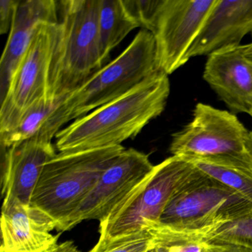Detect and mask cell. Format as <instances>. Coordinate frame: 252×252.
Masks as SVG:
<instances>
[{
	"mask_svg": "<svg viewBox=\"0 0 252 252\" xmlns=\"http://www.w3.org/2000/svg\"><path fill=\"white\" fill-rule=\"evenodd\" d=\"M169 94L168 75L156 72L125 95L62 129L56 147L64 153L120 146L163 113Z\"/></svg>",
	"mask_w": 252,
	"mask_h": 252,
	"instance_id": "1",
	"label": "cell"
},
{
	"mask_svg": "<svg viewBox=\"0 0 252 252\" xmlns=\"http://www.w3.org/2000/svg\"><path fill=\"white\" fill-rule=\"evenodd\" d=\"M99 0L59 1L55 44L48 76L50 98L63 100L101 68Z\"/></svg>",
	"mask_w": 252,
	"mask_h": 252,
	"instance_id": "2",
	"label": "cell"
},
{
	"mask_svg": "<svg viewBox=\"0 0 252 252\" xmlns=\"http://www.w3.org/2000/svg\"><path fill=\"white\" fill-rule=\"evenodd\" d=\"M125 150L120 145L58 153L45 165L31 204L51 217L60 231Z\"/></svg>",
	"mask_w": 252,
	"mask_h": 252,
	"instance_id": "3",
	"label": "cell"
},
{
	"mask_svg": "<svg viewBox=\"0 0 252 252\" xmlns=\"http://www.w3.org/2000/svg\"><path fill=\"white\" fill-rule=\"evenodd\" d=\"M158 71L154 36L143 29L119 57L64 98L55 113L57 125L61 129L117 99Z\"/></svg>",
	"mask_w": 252,
	"mask_h": 252,
	"instance_id": "4",
	"label": "cell"
},
{
	"mask_svg": "<svg viewBox=\"0 0 252 252\" xmlns=\"http://www.w3.org/2000/svg\"><path fill=\"white\" fill-rule=\"evenodd\" d=\"M251 212V202L194 165L175 190L158 223L179 231L209 232Z\"/></svg>",
	"mask_w": 252,
	"mask_h": 252,
	"instance_id": "5",
	"label": "cell"
},
{
	"mask_svg": "<svg viewBox=\"0 0 252 252\" xmlns=\"http://www.w3.org/2000/svg\"><path fill=\"white\" fill-rule=\"evenodd\" d=\"M194 164L172 156L153 172L100 222L99 238L110 239L148 230L158 223L169 200Z\"/></svg>",
	"mask_w": 252,
	"mask_h": 252,
	"instance_id": "6",
	"label": "cell"
},
{
	"mask_svg": "<svg viewBox=\"0 0 252 252\" xmlns=\"http://www.w3.org/2000/svg\"><path fill=\"white\" fill-rule=\"evenodd\" d=\"M249 133L234 113L198 103L191 122L172 135L169 152L188 160L246 158Z\"/></svg>",
	"mask_w": 252,
	"mask_h": 252,
	"instance_id": "7",
	"label": "cell"
},
{
	"mask_svg": "<svg viewBox=\"0 0 252 252\" xmlns=\"http://www.w3.org/2000/svg\"><path fill=\"white\" fill-rule=\"evenodd\" d=\"M57 23H45L38 28L17 67L1 101L0 135L11 132L33 104L48 96V76Z\"/></svg>",
	"mask_w": 252,
	"mask_h": 252,
	"instance_id": "8",
	"label": "cell"
},
{
	"mask_svg": "<svg viewBox=\"0 0 252 252\" xmlns=\"http://www.w3.org/2000/svg\"><path fill=\"white\" fill-rule=\"evenodd\" d=\"M217 0H163L153 32L158 71L169 76L189 61L187 54Z\"/></svg>",
	"mask_w": 252,
	"mask_h": 252,
	"instance_id": "9",
	"label": "cell"
},
{
	"mask_svg": "<svg viewBox=\"0 0 252 252\" xmlns=\"http://www.w3.org/2000/svg\"><path fill=\"white\" fill-rule=\"evenodd\" d=\"M149 156L135 149L125 150L101 174L91 192L66 220L67 231L87 220L102 221L153 172Z\"/></svg>",
	"mask_w": 252,
	"mask_h": 252,
	"instance_id": "10",
	"label": "cell"
},
{
	"mask_svg": "<svg viewBox=\"0 0 252 252\" xmlns=\"http://www.w3.org/2000/svg\"><path fill=\"white\" fill-rule=\"evenodd\" d=\"M203 77L231 113L252 118V44L208 56Z\"/></svg>",
	"mask_w": 252,
	"mask_h": 252,
	"instance_id": "11",
	"label": "cell"
},
{
	"mask_svg": "<svg viewBox=\"0 0 252 252\" xmlns=\"http://www.w3.org/2000/svg\"><path fill=\"white\" fill-rule=\"evenodd\" d=\"M55 221L31 205L3 200L0 252H49L59 246Z\"/></svg>",
	"mask_w": 252,
	"mask_h": 252,
	"instance_id": "12",
	"label": "cell"
},
{
	"mask_svg": "<svg viewBox=\"0 0 252 252\" xmlns=\"http://www.w3.org/2000/svg\"><path fill=\"white\" fill-rule=\"evenodd\" d=\"M2 150L3 200L31 205L45 165L57 155L55 147L50 141L32 138Z\"/></svg>",
	"mask_w": 252,
	"mask_h": 252,
	"instance_id": "13",
	"label": "cell"
},
{
	"mask_svg": "<svg viewBox=\"0 0 252 252\" xmlns=\"http://www.w3.org/2000/svg\"><path fill=\"white\" fill-rule=\"evenodd\" d=\"M248 33H252V0H217L187 58L238 46Z\"/></svg>",
	"mask_w": 252,
	"mask_h": 252,
	"instance_id": "14",
	"label": "cell"
},
{
	"mask_svg": "<svg viewBox=\"0 0 252 252\" xmlns=\"http://www.w3.org/2000/svg\"><path fill=\"white\" fill-rule=\"evenodd\" d=\"M59 1L19 0L8 41L0 60V98L4 99L13 76L29 49L36 30L58 22Z\"/></svg>",
	"mask_w": 252,
	"mask_h": 252,
	"instance_id": "15",
	"label": "cell"
},
{
	"mask_svg": "<svg viewBox=\"0 0 252 252\" xmlns=\"http://www.w3.org/2000/svg\"><path fill=\"white\" fill-rule=\"evenodd\" d=\"M63 100L51 99L47 96L33 104L14 129L0 135L2 150L32 138L52 142L53 138L58 134L53 119Z\"/></svg>",
	"mask_w": 252,
	"mask_h": 252,
	"instance_id": "16",
	"label": "cell"
},
{
	"mask_svg": "<svg viewBox=\"0 0 252 252\" xmlns=\"http://www.w3.org/2000/svg\"><path fill=\"white\" fill-rule=\"evenodd\" d=\"M189 160L199 170L234 190L252 203V166L248 156Z\"/></svg>",
	"mask_w": 252,
	"mask_h": 252,
	"instance_id": "17",
	"label": "cell"
},
{
	"mask_svg": "<svg viewBox=\"0 0 252 252\" xmlns=\"http://www.w3.org/2000/svg\"><path fill=\"white\" fill-rule=\"evenodd\" d=\"M139 26L129 17L122 0H99L98 36L101 64L106 63L112 50Z\"/></svg>",
	"mask_w": 252,
	"mask_h": 252,
	"instance_id": "18",
	"label": "cell"
},
{
	"mask_svg": "<svg viewBox=\"0 0 252 252\" xmlns=\"http://www.w3.org/2000/svg\"><path fill=\"white\" fill-rule=\"evenodd\" d=\"M207 242H226L252 248V212L215 227L208 232Z\"/></svg>",
	"mask_w": 252,
	"mask_h": 252,
	"instance_id": "19",
	"label": "cell"
},
{
	"mask_svg": "<svg viewBox=\"0 0 252 252\" xmlns=\"http://www.w3.org/2000/svg\"><path fill=\"white\" fill-rule=\"evenodd\" d=\"M153 246V237L148 230L110 239H98L88 252H145Z\"/></svg>",
	"mask_w": 252,
	"mask_h": 252,
	"instance_id": "20",
	"label": "cell"
},
{
	"mask_svg": "<svg viewBox=\"0 0 252 252\" xmlns=\"http://www.w3.org/2000/svg\"><path fill=\"white\" fill-rule=\"evenodd\" d=\"M163 0H122L129 17L144 30L153 33Z\"/></svg>",
	"mask_w": 252,
	"mask_h": 252,
	"instance_id": "21",
	"label": "cell"
},
{
	"mask_svg": "<svg viewBox=\"0 0 252 252\" xmlns=\"http://www.w3.org/2000/svg\"><path fill=\"white\" fill-rule=\"evenodd\" d=\"M19 0H0V33L6 34L11 30Z\"/></svg>",
	"mask_w": 252,
	"mask_h": 252,
	"instance_id": "22",
	"label": "cell"
},
{
	"mask_svg": "<svg viewBox=\"0 0 252 252\" xmlns=\"http://www.w3.org/2000/svg\"><path fill=\"white\" fill-rule=\"evenodd\" d=\"M206 252H252V248L226 242H208Z\"/></svg>",
	"mask_w": 252,
	"mask_h": 252,
	"instance_id": "23",
	"label": "cell"
},
{
	"mask_svg": "<svg viewBox=\"0 0 252 252\" xmlns=\"http://www.w3.org/2000/svg\"><path fill=\"white\" fill-rule=\"evenodd\" d=\"M246 150L248 158L252 166V130L249 131V135L246 141Z\"/></svg>",
	"mask_w": 252,
	"mask_h": 252,
	"instance_id": "24",
	"label": "cell"
},
{
	"mask_svg": "<svg viewBox=\"0 0 252 252\" xmlns=\"http://www.w3.org/2000/svg\"><path fill=\"white\" fill-rule=\"evenodd\" d=\"M63 252H79L76 246L73 244V242H67V247Z\"/></svg>",
	"mask_w": 252,
	"mask_h": 252,
	"instance_id": "25",
	"label": "cell"
},
{
	"mask_svg": "<svg viewBox=\"0 0 252 252\" xmlns=\"http://www.w3.org/2000/svg\"><path fill=\"white\" fill-rule=\"evenodd\" d=\"M67 242H64V243H61V244L59 245L57 248L53 249V250L50 251L49 252H63L64 251V249L67 247Z\"/></svg>",
	"mask_w": 252,
	"mask_h": 252,
	"instance_id": "26",
	"label": "cell"
},
{
	"mask_svg": "<svg viewBox=\"0 0 252 252\" xmlns=\"http://www.w3.org/2000/svg\"><path fill=\"white\" fill-rule=\"evenodd\" d=\"M158 252V251L157 249H156V248L154 247V245H153V247L150 248V249H148V250H147V252Z\"/></svg>",
	"mask_w": 252,
	"mask_h": 252,
	"instance_id": "27",
	"label": "cell"
},
{
	"mask_svg": "<svg viewBox=\"0 0 252 252\" xmlns=\"http://www.w3.org/2000/svg\"><path fill=\"white\" fill-rule=\"evenodd\" d=\"M251 44H252V42H251Z\"/></svg>",
	"mask_w": 252,
	"mask_h": 252,
	"instance_id": "28",
	"label": "cell"
}]
</instances>
